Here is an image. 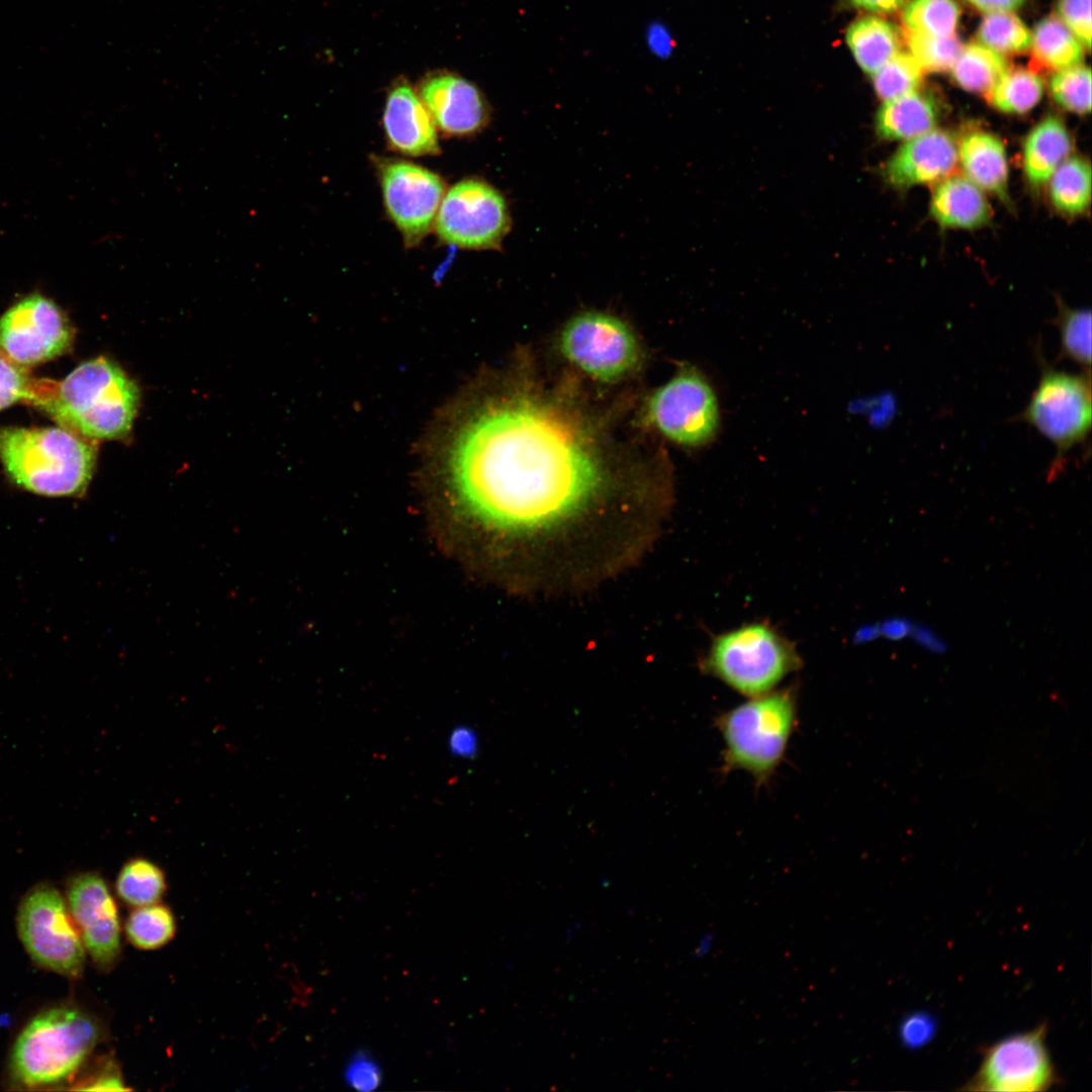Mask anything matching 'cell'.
Segmentation results:
<instances>
[{
    "instance_id": "cell-1",
    "label": "cell",
    "mask_w": 1092,
    "mask_h": 1092,
    "mask_svg": "<svg viewBox=\"0 0 1092 1092\" xmlns=\"http://www.w3.org/2000/svg\"><path fill=\"white\" fill-rule=\"evenodd\" d=\"M447 475L490 575L523 597L583 593L635 566L669 512L630 488L567 425L528 400L490 405L454 437Z\"/></svg>"
},
{
    "instance_id": "cell-2",
    "label": "cell",
    "mask_w": 1092,
    "mask_h": 1092,
    "mask_svg": "<svg viewBox=\"0 0 1092 1092\" xmlns=\"http://www.w3.org/2000/svg\"><path fill=\"white\" fill-rule=\"evenodd\" d=\"M96 457L95 440L63 427H0V461L8 477L35 494L83 495Z\"/></svg>"
},
{
    "instance_id": "cell-3",
    "label": "cell",
    "mask_w": 1092,
    "mask_h": 1092,
    "mask_svg": "<svg viewBox=\"0 0 1092 1092\" xmlns=\"http://www.w3.org/2000/svg\"><path fill=\"white\" fill-rule=\"evenodd\" d=\"M140 404L135 382L113 361L82 363L38 406L66 429L86 438L121 439L129 433Z\"/></svg>"
},
{
    "instance_id": "cell-4",
    "label": "cell",
    "mask_w": 1092,
    "mask_h": 1092,
    "mask_svg": "<svg viewBox=\"0 0 1092 1092\" xmlns=\"http://www.w3.org/2000/svg\"><path fill=\"white\" fill-rule=\"evenodd\" d=\"M101 1036V1025L89 1012L71 1004L51 1007L18 1034L10 1055V1076L28 1089L63 1084L79 1071Z\"/></svg>"
},
{
    "instance_id": "cell-5",
    "label": "cell",
    "mask_w": 1092,
    "mask_h": 1092,
    "mask_svg": "<svg viewBox=\"0 0 1092 1092\" xmlns=\"http://www.w3.org/2000/svg\"><path fill=\"white\" fill-rule=\"evenodd\" d=\"M797 716L792 688L751 698L719 716L727 769H742L763 784L784 757Z\"/></svg>"
},
{
    "instance_id": "cell-6",
    "label": "cell",
    "mask_w": 1092,
    "mask_h": 1092,
    "mask_svg": "<svg viewBox=\"0 0 1092 1092\" xmlns=\"http://www.w3.org/2000/svg\"><path fill=\"white\" fill-rule=\"evenodd\" d=\"M801 663L789 639L770 624L754 622L716 636L700 667L736 692L755 698L771 692Z\"/></svg>"
},
{
    "instance_id": "cell-7",
    "label": "cell",
    "mask_w": 1092,
    "mask_h": 1092,
    "mask_svg": "<svg viewBox=\"0 0 1092 1092\" xmlns=\"http://www.w3.org/2000/svg\"><path fill=\"white\" fill-rule=\"evenodd\" d=\"M1041 373L1017 420L1036 429L1057 449L1049 477L1060 472L1065 455L1083 444L1091 430V375L1056 370L1040 357Z\"/></svg>"
},
{
    "instance_id": "cell-8",
    "label": "cell",
    "mask_w": 1092,
    "mask_h": 1092,
    "mask_svg": "<svg viewBox=\"0 0 1092 1092\" xmlns=\"http://www.w3.org/2000/svg\"><path fill=\"white\" fill-rule=\"evenodd\" d=\"M16 921L19 938L35 964L68 978L81 976L86 950L58 889L35 885L21 900Z\"/></svg>"
},
{
    "instance_id": "cell-9",
    "label": "cell",
    "mask_w": 1092,
    "mask_h": 1092,
    "mask_svg": "<svg viewBox=\"0 0 1092 1092\" xmlns=\"http://www.w3.org/2000/svg\"><path fill=\"white\" fill-rule=\"evenodd\" d=\"M438 239L469 250H499L512 228L504 195L479 178H466L446 190L434 221Z\"/></svg>"
},
{
    "instance_id": "cell-10",
    "label": "cell",
    "mask_w": 1092,
    "mask_h": 1092,
    "mask_svg": "<svg viewBox=\"0 0 1092 1092\" xmlns=\"http://www.w3.org/2000/svg\"><path fill=\"white\" fill-rule=\"evenodd\" d=\"M651 421L667 439L686 447L711 443L720 429L717 395L709 379L695 366L685 364L651 395Z\"/></svg>"
},
{
    "instance_id": "cell-11",
    "label": "cell",
    "mask_w": 1092,
    "mask_h": 1092,
    "mask_svg": "<svg viewBox=\"0 0 1092 1092\" xmlns=\"http://www.w3.org/2000/svg\"><path fill=\"white\" fill-rule=\"evenodd\" d=\"M563 355L602 381H617L632 372L640 358L638 341L620 318L600 311L572 317L562 330Z\"/></svg>"
},
{
    "instance_id": "cell-12",
    "label": "cell",
    "mask_w": 1092,
    "mask_h": 1092,
    "mask_svg": "<svg viewBox=\"0 0 1092 1092\" xmlns=\"http://www.w3.org/2000/svg\"><path fill=\"white\" fill-rule=\"evenodd\" d=\"M1045 1038L1046 1026L1041 1024L988 1046L965 1089L1008 1092L1050 1089L1058 1078Z\"/></svg>"
},
{
    "instance_id": "cell-13",
    "label": "cell",
    "mask_w": 1092,
    "mask_h": 1092,
    "mask_svg": "<svg viewBox=\"0 0 1092 1092\" xmlns=\"http://www.w3.org/2000/svg\"><path fill=\"white\" fill-rule=\"evenodd\" d=\"M378 172L385 210L405 247L414 248L434 226L446 184L435 172L403 160H380Z\"/></svg>"
},
{
    "instance_id": "cell-14",
    "label": "cell",
    "mask_w": 1092,
    "mask_h": 1092,
    "mask_svg": "<svg viewBox=\"0 0 1092 1092\" xmlns=\"http://www.w3.org/2000/svg\"><path fill=\"white\" fill-rule=\"evenodd\" d=\"M74 329L52 299L23 297L0 317V354L17 365H35L65 353Z\"/></svg>"
},
{
    "instance_id": "cell-15",
    "label": "cell",
    "mask_w": 1092,
    "mask_h": 1092,
    "mask_svg": "<svg viewBox=\"0 0 1092 1092\" xmlns=\"http://www.w3.org/2000/svg\"><path fill=\"white\" fill-rule=\"evenodd\" d=\"M67 905L85 950L101 970H111L121 952L116 903L97 873L74 875L67 883Z\"/></svg>"
},
{
    "instance_id": "cell-16",
    "label": "cell",
    "mask_w": 1092,
    "mask_h": 1092,
    "mask_svg": "<svg viewBox=\"0 0 1092 1092\" xmlns=\"http://www.w3.org/2000/svg\"><path fill=\"white\" fill-rule=\"evenodd\" d=\"M416 91L437 128L448 136H472L491 120V107L482 91L461 75L439 69L427 73Z\"/></svg>"
},
{
    "instance_id": "cell-17",
    "label": "cell",
    "mask_w": 1092,
    "mask_h": 1092,
    "mask_svg": "<svg viewBox=\"0 0 1092 1092\" xmlns=\"http://www.w3.org/2000/svg\"><path fill=\"white\" fill-rule=\"evenodd\" d=\"M382 127L388 147L410 157L440 154L437 127L419 97L416 88L404 77L389 87L382 115Z\"/></svg>"
},
{
    "instance_id": "cell-18",
    "label": "cell",
    "mask_w": 1092,
    "mask_h": 1092,
    "mask_svg": "<svg viewBox=\"0 0 1092 1092\" xmlns=\"http://www.w3.org/2000/svg\"><path fill=\"white\" fill-rule=\"evenodd\" d=\"M959 162L958 144L945 130L933 128L905 141L887 160L882 175L897 189L940 181Z\"/></svg>"
},
{
    "instance_id": "cell-19",
    "label": "cell",
    "mask_w": 1092,
    "mask_h": 1092,
    "mask_svg": "<svg viewBox=\"0 0 1092 1092\" xmlns=\"http://www.w3.org/2000/svg\"><path fill=\"white\" fill-rule=\"evenodd\" d=\"M958 156L969 180L1009 203L1007 155L998 136L984 130L972 131L958 145Z\"/></svg>"
},
{
    "instance_id": "cell-20",
    "label": "cell",
    "mask_w": 1092,
    "mask_h": 1092,
    "mask_svg": "<svg viewBox=\"0 0 1092 1092\" xmlns=\"http://www.w3.org/2000/svg\"><path fill=\"white\" fill-rule=\"evenodd\" d=\"M983 190L965 176L940 180L930 199L931 216L944 228L976 229L991 218Z\"/></svg>"
},
{
    "instance_id": "cell-21",
    "label": "cell",
    "mask_w": 1092,
    "mask_h": 1092,
    "mask_svg": "<svg viewBox=\"0 0 1092 1092\" xmlns=\"http://www.w3.org/2000/svg\"><path fill=\"white\" fill-rule=\"evenodd\" d=\"M938 119L934 99L917 90L886 100L875 118L877 134L887 141H907L933 129Z\"/></svg>"
},
{
    "instance_id": "cell-22",
    "label": "cell",
    "mask_w": 1092,
    "mask_h": 1092,
    "mask_svg": "<svg viewBox=\"0 0 1092 1092\" xmlns=\"http://www.w3.org/2000/svg\"><path fill=\"white\" fill-rule=\"evenodd\" d=\"M1072 150L1069 131L1058 116L1048 115L1027 134L1023 145V169L1028 182L1039 187Z\"/></svg>"
},
{
    "instance_id": "cell-23",
    "label": "cell",
    "mask_w": 1092,
    "mask_h": 1092,
    "mask_svg": "<svg viewBox=\"0 0 1092 1092\" xmlns=\"http://www.w3.org/2000/svg\"><path fill=\"white\" fill-rule=\"evenodd\" d=\"M845 39L858 66L870 75L893 58L900 47L897 28L877 16H866L852 22Z\"/></svg>"
},
{
    "instance_id": "cell-24",
    "label": "cell",
    "mask_w": 1092,
    "mask_h": 1092,
    "mask_svg": "<svg viewBox=\"0 0 1092 1092\" xmlns=\"http://www.w3.org/2000/svg\"><path fill=\"white\" fill-rule=\"evenodd\" d=\"M1082 47L1068 27L1054 16L1042 18L1031 34L1033 62L1042 69L1060 71L1080 65Z\"/></svg>"
},
{
    "instance_id": "cell-25",
    "label": "cell",
    "mask_w": 1092,
    "mask_h": 1092,
    "mask_svg": "<svg viewBox=\"0 0 1092 1092\" xmlns=\"http://www.w3.org/2000/svg\"><path fill=\"white\" fill-rule=\"evenodd\" d=\"M1008 69L1000 54L981 43H970L963 47L950 71L963 89L987 95Z\"/></svg>"
},
{
    "instance_id": "cell-26",
    "label": "cell",
    "mask_w": 1092,
    "mask_h": 1092,
    "mask_svg": "<svg viewBox=\"0 0 1092 1092\" xmlns=\"http://www.w3.org/2000/svg\"><path fill=\"white\" fill-rule=\"evenodd\" d=\"M1053 205L1067 215L1083 213L1090 202L1091 168L1081 157L1066 159L1049 179Z\"/></svg>"
},
{
    "instance_id": "cell-27",
    "label": "cell",
    "mask_w": 1092,
    "mask_h": 1092,
    "mask_svg": "<svg viewBox=\"0 0 1092 1092\" xmlns=\"http://www.w3.org/2000/svg\"><path fill=\"white\" fill-rule=\"evenodd\" d=\"M166 890L167 882L162 869L143 857L127 860L115 881L117 896L134 908L159 903Z\"/></svg>"
},
{
    "instance_id": "cell-28",
    "label": "cell",
    "mask_w": 1092,
    "mask_h": 1092,
    "mask_svg": "<svg viewBox=\"0 0 1092 1092\" xmlns=\"http://www.w3.org/2000/svg\"><path fill=\"white\" fill-rule=\"evenodd\" d=\"M1042 92V80L1034 71L1009 68L986 96L996 109L1022 114L1039 102Z\"/></svg>"
},
{
    "instance_id": "cell-29",
    "label": "cell",
    "mask_w": 1092,
    "mask_h": 1092,
    "mask_svg": "<svg viewBox=\"0 0 1092 1092\" xmlns=\"http://www.w3.org/2000/svg\"><path fill=\"white\" fill-rule=\"evenodd\" d=\"M128 941L144 950L167 944L176 933V920L169 907L156 903L135 907L124 925Z\"/></svg>"
},
{
    "instance_id": "cell-30",
    "label": "cell",
    "mask_w": 1092,
    "mask_h": 1092,
    "mask_svg": "<svg viewBox=\"0 0 1092 1092\" xmlns=\"http://www.w3.org/2000/svg\"><path fill=\"white\" fill-rule=\"evenodd\" d=\"M1060 332V359H1069L1090 372L1091 365V312L1059 304L1054 322Z\"/></svg>"
},
{
    "instance_id": "cell-31",
    "label": "cell",
    "mask_w": 1092,
    "mask_h": 1092,
    "mask_svg": "<svg viewBox=\"0 0 1092 1092\" xmlns=\"http://www.w3.org/2000/svg\"><path fill=\"white\" fill-rule=\"evenodd\" d=\"M907 30L932 35L954 34L960 9L954 0H910L903 10Z\"/></svg>"
},
{
    "instance_id": "cell-32",
    "label": "cell",
    "mask_w": 1092,
    "mask_h": 1092,
    "mask_svg": "<svg viewBox=\"0 0 1092 1092\" xmlns=\"http://www.w3.org/2000/svg\"><path fill=\"white\" fill-rule=\"evenodd\" d=\"M980 43L998 54H1021L1031 47V33L1011 12L989 13L978 31Z\"/></svg>"
},
{
    "instance_id": "cell-33",
    "label": "cell",
    "mask_w": 1092,
    "mask_h": 1092,
    "mask_svg": "<svg viewBox=\"0 0 1092 1092\" xmlns=\"http://www.w3.org/2000/svg\"><path fill=\"white\" fill-rule=\"evenodd\" d=\"M923 73L911 54L898 52L872 75L875 91L884 101L915 91Z\"/></svg>"
},
{
    "instance_id": "cell-34",
    "label": "cell",
    "mask_w": 1092,
    "mask_h": 1092,
    "mask_svg": "<svg viewBox=\"0 0 1092 1092\" xmlns=\"http://www.w3.org/2000/svg\"><path fill=\"white\" fill-rule=\"evenodd\" d=\"M53 383L52 380L29 377L21 367L0 354V410L22 400L38 405Z\"/></svg>"
},
{
    "instance_id": "cell-35",
    "label": "cell",
    "mask_w": 1092,
    "mask_h": 1092,
    "mask_svg": "<svg viewBox=\"0 0 1092 1092\" xmlns=\"http://www.w3.org/2000/svg\"><path fill=\"white\" fill-rule=\"evenodd\" d=\"M904 36L910 54L924 72H941L950 69L963 49V44L954 34L932 36L906 29Z\"/></svg>"
},
{
    "instance_id": "cell-36",
    "label": "cell",
    "mask_w": 1092,
    "mask_h": 1092,
    "mask_svg": "<svg viewBox=\"0 0 1092 1092\" xmlns=\"http://www.w3.org/2000/svg\"><path fill=\"white\" fill-rule=\"evenodd\" d=\"M1050 90L1055 101L1074 113L1085 114L1091 109V72L1088 67L1075 66L1057 71Z\"/></svg>"
},
{
    "instance_id": "cell-37",
    "label": "cell",
    "mask_w": 1092,
    "mask_h": 1092,
    "mask_svg": "<svg viewBox=\"0 0 1092 1092\" xmlns=\"http://www.w3.org/2000/svg\"><path fill=\"white\" fill-rule=\"evenodd\" d=\"M1059 19L1087 50L1091 47V0H1058Z\"/></svg>"
},
{
    "instance_id": "cell-38",
    "label": "cell",
    "mask_w": 1092,
    "mask_h": 1092,
    "mask_svg": "<svg viewBox=\"0 0 1092 1092\" xmlns=\"http://www.w3.org/2000/svg\"><path fill=\"white\" fill-rule=\"evenodd\" d=\"M346 1083L359 1091L375 1090L381 1083V1069L376 1060L364 1051L354 1053L344 1070Z\"/></svg>"
},
{
    "instance_id": "cell-39",
    "label": "cell",
    "mask_w": 1092,
    "mask_h": 1092,
    "mask_svg": "<svg viewBox=\"0 0 1092 1092\" xmlns=\"http://www.w3.org/2000/svg\"><path fill=\"white\" fill-rule=\"evenodd\" d=\"M936 1027V1020L929 1013L914 1012L900 1023L899 1036L906 1048L918 1049L932 1039Z\"/></svg>"
},
{
    "instance_id": "cell-40",
    "label": "cell",
    "mask_w": 1092,
    "mask_h": 1092,
    "mask_svg": "<svg viewBox=\"0 0 1092 1092\" xmlns=\"http://www.w3.org/2000/svg\"><path fill=\"white\" fill-rule=\"evenodd\" d=\"M78 1090H128L124 1086L121 1072L112 1060H106L90 1076L77 1084Z\"/></svg>"
},
{
    "instance_id": "cell-41",
    "label": "cell",
    "mask_w": 1092,
    "mask_h": 1092,
    "mask_svg": "<svg viewBox=\"0 0 1092 1092\" xmlns=\"http://www.w3.org/2000/svg\"><path fill=\"white\" fill-rule=\"evenodd\" d=\"M447 747L455 757L474 759L479 752L478 734L468 725L455 726L448 735Z\"/></svg>"
},
{
    "instance_id": "cell-42",
    "label": "cell",
    "mask_w": 1092,
    "mask_h": 1092,
    "mask_svg": "<svg viewBox=\"0 0 1092 1092\" xmlns=\"http://www.w3.org/2000/svg\"><path fill=\"white\" fill-rule=\"evenodd\" d=\"M914 624L902 617L890 618L879 625L880 636L901 640L911 635Z\"/></svg>"
},
{
    "instance_id": "cell-43",
    "label": "cell",
    "mask_w": 1092,
    "mask_h": 1092,
    "mask_svg": "<svg viewBox=\"0 0 1092 1092\" xmlns=\"http://www.w3.org/2000/svg\"><path fill=\"white\" fill-rule=\"evenodd\" d=\"M921 647L934 652L943 653L946 650L945 642L930 628L914 625L910 635Z\"/></svg>"
},
{
    "instance_id": "cell-44",
    "label": "cell",
    "mask_w": 1092,
    "mask_h": 1092,
    "mask_svg": "<svg viewBox=\"0 0 1092 1092\" xmlns=\"http://www.w3.org/2000/svg\"><path fill=\"white\" fill-rule=\"evenodd\" d=\"M974 7L986 13L1011 12L1026 0H967Z\"/></svg>"
},
{
    "instance_id": "cell-45",
    "label": "cell",
    "mask_w": 1092,
    "mask_h": 1092,
    "mask_svg": "<svg viewBox=\"0 0 1092 1092\" xmlns=\"http://www.w3.org/2000/svg\"><path fill=\"white\" fill-rule=\"evenodd\" d=\"M857 8L876 13H890L903 5L904 0H850Z\"/></svg>"
},
{
    "instance_id": "cell-46",
    "label": "cell",
    "mask_w": 1092,
    "mask_h": 1092,
    "mask_svg": "<svg viewBox=\"0 0 1092 1092\" xmlns=\"http://www.w3.org/2000/svg\"><path fill=\"white\" fill-rule=\"evenodd\" d=\"M880 636L879 625H867L860 628L855 636L854 640L858 642H867L876 639Z\"/></svg>"
},
{
    "instance_id": "cell-47",
    "label": "cell",
    "mask_w": 1092,
    "mask_h": 1092,
    "mask_svg": "<svg viewBox=\"0 0 1092 1092\" xmlns=\"http://www.w3.org/2000/svg\"><path fill=\"white\" fill-rule=\"evenodd\" d=\"M710 945H711V937L710 936L709 937H704V939H701L699 941V943H698V945H697V947L695 949V956H703V954H705L710 949Z\"/></svg>"
}]
</instances>
